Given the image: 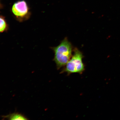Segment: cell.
<instances>
[{
  "label": "cell",
  "mask_w": 120,
  "mask_h": 120,
  "mask_svg": "<svg viewBox=\"0 0 120 120\" xmlns=\"http://www.w3.org/2000/svg\"><path fill=\"white\" fill-rule=\"evenodd\" d=\"M8 25L4 16L0 15V33L6 31L8 30Z\"/></svg>",
  "instance_id": "5"
},
{
  "label": "cell",
  "mask_w": 120,
  "mask_h": 120,
  "mask_svg": "<svg viewBox=\"0 0 120 120\" xmlns=\"http://www.w3.org/2000/svg\"><path fill=\"white\" fill-rule=\"evenodd\" d=\"M54 52V60L57 68L59 69L65 66L72 56V47L71 43L65 38L56 47L52 48Z\"/></svg>",
  "instance_id": "1"
},
{
  "label": "cell",
  "mask_w": 120,
  "mask_h": 120,
  "mask_svg": "<svg viewBox=\"0 0 120 120\" xmlns=\"http://www.w3.org/2000/svg\"><path fill=\"white\" fill-rule=\"evenodd\" d=\"M4 119L10 120H28L25 116L22 114L18 112H14L9 115L3 116Z\"/></svg>",
  "instance_id": "4"
},
{
  "label": "cell",
  "mask_w": 120,
  "mask_h": 120,
  "mask_svg": "<svg viewBox=\"0 0 120 120\" xmlns=\"http://www.w3.org/2000/svg\"><path fill=\"white\" fill-rule=\"evenodd\" d=\"M3 7V6L2 5V4H1V0H0V10Z\"/></svg>",
  "instance_id": "6"
},
{
  "label": "cell",
  "mask_w": 120,
  "mask_h": 120,
  "mask_svg": "<svg viewBox=\"0 0 120 120\" xmlns=\"http://www.w3.org/2000/svg\"><path fill=\"white\" fill-rule=\"evenodd\" d=\"M74 51V54L61 73H66L68 75L73 73L82 74L84 71L85 66L82 62L83 56L82 52L77 48H75Z\"/></svg>",
  "instance_id": "2"
},
{
  "label": "cell",
  "mask_w": 120,
  "mask_h": 120,
  "mask_svg": "<svg viewBox=\"0 0 120 120\" xmlns=\"http://www.w3.org/2000/svg\"><path fill=\"white\" fill-rule=\"evenodd\" d=\"M11 11L16 18L20 21L26 20L29 18L30 14L28 4L24 0L14 3L11 8Z\"/></svg>",
  "instance_id": "3"
}]
</instances>
